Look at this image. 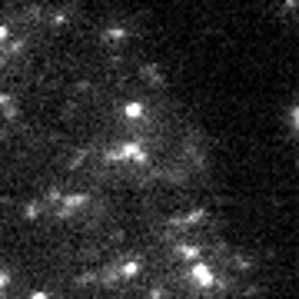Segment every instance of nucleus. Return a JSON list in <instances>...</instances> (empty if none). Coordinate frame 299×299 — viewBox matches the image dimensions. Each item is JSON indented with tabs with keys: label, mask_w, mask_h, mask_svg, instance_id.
<instances>
[{
	"label": "nucleus",
	"mask_w": 299,
	"mask_h": 299,
	"mask_svg": "<svg viewBox=\"0 0 299 299\" xmlns=\"http://www.w3.org/2000/svg\"><path fill=\"white\" fill-rule=\"evenodd\" d=\"M296 116H299V113H296Z\"/></svg>",
	"instance_id": "nucleus-1"
}]
</instances>
